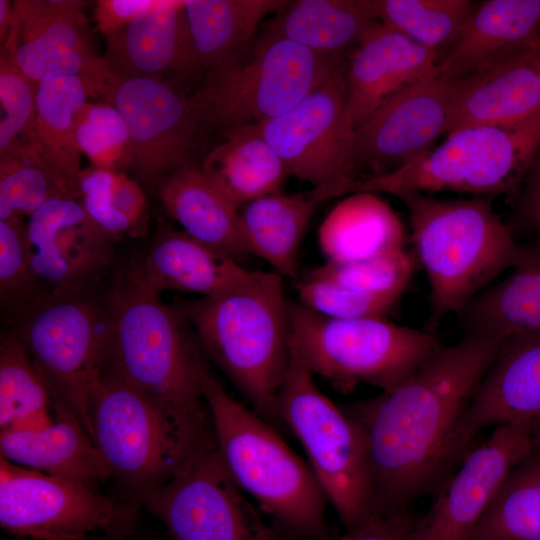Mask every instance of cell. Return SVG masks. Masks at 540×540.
<instances>
[{"mask_svg":"<svg viewBox=\"0 0 540 540\" xmlns=\"http://www.w3.org/2000/svg\"><path fill=\"white\" fill-rule=\"evenodd\" d=\"M530 424L495 427L444 481L407 540H469L508 473L533 450Z\"/></svg>","mask_w":540,"mask_h":540,"instance_id":"cell-16","label":"cell"},{"mask_svg":"<svg viewBox=\"0 0 540 540\" xmlns=\"http://www.w3.org/2000/svg\"><path fill=\"white\" fill-rule=\"evenodd\" d=\"M453 80L439 72L393 95L355 128L358 163L381 175L428 152L444 134Z\"/></svg>","mask_w":540,"mask_h":540,"instance_id":"cell-19","label":"cell"},{"mask_svg":"<svg viewBox=\"0 0 540 540\" xmlns=\"http://www.w3.org/2000/svg\"><path fill=\"white\" fill-rule=\"evenodd\" d=\"M540 417V332L503 340L482 377L460 426L459 463L482 429L504 424H530Z\"/></svg>","mask_w":540,"mask_h":540,"instance_id":"cell-21","label":"cell"},{"mask_svg":"<svg viewBox=\"0 0 540 540\" xmlns=\"http://www.w3.org/2000/svg\"><path fill=\"white\" fill-rule=\"evenodd\" d=\"M251 126L288 175L310 183L323 201L351 193L359 163L347 113L345 65L288 111Z\"/></svg>","mask_w":540,"mask_h":540,"instance_id":"cell-12","label":"cell"},{"mask_svg":"<svg viewBox=\"0 0 540 540\" xmlns=\"http://www.w3.org/2000/svg\"><path fill=\"white\" fill-rule=\"evenodd\" d=\"M289 304L280 274L247 269L218 295L177 304L205 355L274 428L292 362Z\"/></svg>","mask_w":540,"mask_h":540,"instance_id":"cell-2","label":"cell"},{"mask_svg":"<svg viewBox=\"0 0 540 540\" xmlns=\"http://www.w3.org/2000/svg\"><path fill=\"white\" fill-rule=\"evenodd\" d=\"M244 269L184 231L165 228L129 269L125 282L156 295L178 290L212 297L229 288Z\"/></svg>","mask_w":540,"mask_h":540,"instance_id":"cell-26","label":"cell"},{"mask_svg":"<svg viewBox=\"0 0 540 540\" xmlns=\"http://www.w3.org/2000/svg\"><path fill=\"white\" fill-rule=\"evenodd\" d=\"M107 305L110 325L102 373L175 415L210 422L203 394L210 371L179 308L127 282L111 292Z\"/></svg>","mask_w":540,"mask_h":540,"instance_id":"cell-3","label":"cell"},{"mask_svg":"<svg viewBox=\"0 0 540 540\" xmlns=\"http://www.w3.org/2000/svg\"><path fill=\"white\" fill-rule=\"evenodd\" d=\"M141 506L164 523L174 540H282L229 474L215 437Z\"/></svg>","mask_w":540,"mask_h":540,"instance_id":"cell-14","label":"cell"},{"mask_svg":"<svg viewBox=\"0 0 540 540\" xmlns=\"http://www.w3.org/2000/svg\"><path fill=\"white\" fill-rule=\"evenodd\" d=\"M277 412L301 442L346 532L376 514L367 441L360 423L320 389L292 354Z\"/></svg>","mask_w":540,"mask_h":540,"instance_id":"cell-9","label":"cell"},{"mask_svg":"<svg viewBox=\"0 0 540 540\" xmlns=\"http://www.w3.org/2000/svg\"><path fill=\"white\" fill-rule=\"evenodd\" d=\"M55 416V396L23 343L13 334L0 343V430L39 428Z\"/></svg>","mask_w":540,"mask_h":540,"instance_id":"cell-35","label":"cell"},{"mask_svg":"<svg viewBox=\"0 0 540 540\" xmlns=\"http://www.w3.org/2000/svg\"><path fill=\"white\" fill-rule=\"evenodd\" d=\"M285 0L184 1L192 40L205 73L234 57L254 40L262 21Z\"/></svg>","mask_w":540,"mask_h":540,"instance_id":"cell-34","label":"cell"},{"mask_svg":"<svg viewBox=\"0 0 540 540\" xmlns=\"http://www.w3.org/2000/svg\"><path fill=\"white\" fill-rule=\"evenodd\" d=\"M538 46L453 80L444 134L512 127L540 116Z\"/></svg>","mask_w":540,"mask_h":540,"instance_id":"cell-22","label":"cell"},{"mask_svg":"<svg viewBox=\"0 0 540 540\" xmlns=\"http://www.w3.org/2000/svg\"><path fill=\"white\" fill-rule=\"evenodd\" d=\"M26 231L33 271L52 295L87 292L111 265L114 239L77 196L48 199L29 216Z\"/></svg>","mask_w":540,"mask_h":540,"instance_id":"cell-18","label":"cell"},{"mask_svg":"<svg viewBox=\"0 0 540 540\" xmlns=\"http://www.w3.org/2000/svg\"><path fill=\"white\" fill-rule=\"evenodd\" d=\"M405 227L391 206L373 192H354L321 223L318 242L327 261L352 262L404 247Z\"/></svg>","mask_w":540,"mask_h":540,"instance_id":"cell-31","label":"cell"},{"mask_svg":"<svg viewBox=\"0 0 540 540\" xmlns=\"http://www.w3.org/2000/svg\"><path fill=\"white\" fill-rule=\"evenodd\" d=\"M529 192L536 222L540 227V183L529 185Z\"/></svg>","mask_w":540,"mask_h":540,"instance_id":"cell-49","label":"cell"},{"mask_svg":"<svg viewBox=\"0 0 540 540\" xmlns=\"http://www.w3.org/2000/svg\"><path fill=\"white\" fill-rule=\"evenodd\" d=\"M200 168L239 207L282 193L289 177L280 157L251 125L224 135Z\"/></svg>","mask_w":540,"mask_h":540,"instance_id":"cell-32","label":"cell"},{"mask_svg":"<svg viewBox=\"0 0 540 540\" xmlns=\"http://www.w3.org/2000/svg\"><path fill=\"white\" fill-rule=\"evenodd\" d=\"M539 43L540 0H488L475 6L439 71L458 80Z\"/></svg>","mask_w":540,"mask_h":540,"instance_id":"cell-24","label":"cell"},{"mask_svg":"<svg viewBox=\"0 0 540 540\" xmlns=\"http://www.w3.org/2000/svg\"><path fill=\"white\" fill-rule=\"evenodd\" d=\"M528 186L540 183V148L527 173Z\"/></svg>","mask_w":540,"mask_h":540,"instance_id":"cell-50","label":"cell"},{"mask_svg":"<svg viewBox=\"0 0 540 540\" xmlns=\"http://www.w3.org/2000/svg\"><path fill=\"white\" fill-rule=\"evenodd\" d=\"M346 59L259 36L209 69L190 95L203 134L223 137L281 115L338 72Z\"/></svg>","mask_w":540,"mask_h":540,"instance_id":"cell-7","label":"cell"},{"mask_svg":"<svg viewBox=\"0 0 540 540\" xmlns=\"http://www.w3.org/2000/svg\"><path fill=\"white\" fill-rule=\"evenodd\" d=\"M414 270V258L404 247L352 262H330L309 274L354 292L399 299Z\"/></svg>","mask_w":540,"mask_h":540,"instance_id":"cell-39","label":"cell"},{"mask_svg":"<svg viewBox=\"0 0 540 540\" xmlns=\"http://www.w3.org/2000/svg\"><path fill=\"white\" fill-rule=\"evenodd\" d=\"M159 0H100L96 3L95 19L98 29L109 37L149 11Z\"/></svg>","mask_w":540,"mask_h":540,"instance_id":"cell-47","label":"cell"},{"mask_svg":"<svg viewBox=\"0 0 540 540\" xmlns=\"http://www.w3.org/2000/svg\"><path fill=\"white\" fill-rule=\"evenodd\" d=\"M91 94L79 77L49 75L38 82L36 114L27 145L67 192L77 196L81 150L76 116Z\"/></svg>","mask_w":540,"mask_h":540,"instance_id":"cell-29","label":"cell"},{"mask_svg":"<svg viewBox=\"0 0 540 540\" xmlns=\"http://www.w3.org/2000/svg\"><path fill=\"white\" fill-rule=\"evenodd\" d=\"M1 457L50 476L98 489L112 474L79 420L55 398L47 425L0 432Z\"/></svg>","mask_w":540,"mask_h":540,"instance_id":"cell-25","label":"cell"},{"mask_svg":"<svg viewBox=\"0 0 540 540\" xmlns=\"http://www.w3.org/2000/svg\"><path fill=\"white\" fill-rule=\"evenodd\" d=\"M378 23L372 0H294L265 23L260 36L347 57Z\"/></svg>","mask_w":540,"mask_h":540,"instance_id":"cell-28","label":"cell"},{"mask_svg":"<svg viewBox=\"0 0 540 540\" xmlns=\"http://www.w3.org/2000/svg\"><path fill=\"white\" fill-rule=\"evenodd\" d=\"M38 83L26 76L19 68L13 52L1 47L0 53V101L4 116L0 121V155L25 144L34 125Z\"/></svg>","mask_w":540,"mask_h":540,"instance_id":"cell-41","label":"cell"},{"mask_svg":"<svg viewBox=\"0 0 540 540\" xmlns=\"http://www.w3.org/2000/svg\"><path fill=\"white\" fill-rule=\"evenodd\" d=\"M140 505L86 485L16 465L0 456V524L31 540L128 536Z\"/></svg>","mask_w":540,"mask_h":540,"instance_id":"cell-13","label":"cell"},{"mask_svg":"<svg viewBox=\"0 0 540 540\" xmlns=\"http://www.w3.org/2000/svg\"><path fill=\"white\" fill-rule=\"evenodd\" d=\"M475 6L469 0H372L382 26L437 54L454 43Z\"/></svg>","mask_w":540,"mask_h":540,"instance_id":"cell-37","label":"cell"},{"mask_svg":"<svg viewBox=\"0 0 540 540\" xmlns=\"http://www.w3.org/2000/svg\"><path fill=\"white\" fill-rule=\"evenodd\" d=\"M467 331L504 340L540 332V245L525 247L511 273L465 309Z\"/></svg>","mask_w":540,"mask_h":540,"instance_id":"cell-33","label":"cell"},{"mask_svg":"<svg viewBox=\"0 0 540 540\" xmlns=\"http://www.w3.org/2000/svg\"><path fill=\"white\" fill-rule=\"evenodd\" d=\"M469 540H540V450L506 476Z\"/></svg>","mask_w":540,"mask_h":540,"instance_id":"cell-36","label":"cell"},{"mask_svg":"<svg viewBox=\"0 0 540 540\" xmlns=\"http://www.w3.org/2000/svg\"><path fill=\"white\" fill-rule=\"evenodd\" d=\"M502 342L466 331L395 388L345 408L365 434L377 513L408 510L453 473L460 426Z\"/></svg>","mask_w":540,"mask_h":540,"instance_id":"cell-1","label":"cell"},{"mask_svg":"<svg viewBox=\"0 0 540 540\" xmlns=\"http://www.w3.org/2000/svg\"><path fill=\"white\" fill-rule=\"evenodd\" d=\"M123 118L130 142V169L145 186L160 185L192 165L204 135L190 96L177 85L151 78L111 75L101 95Z\"/></svg>","mask_w":540,"mask_h":540,"instance_id":"cell-15","label":"cell"},{"mask_svg":"<svg viewBox=\"0 0 540 540\" xmlns=\"http://www.w3.org/2000/svg\"><path fill=\"white\" fill-rule=\"evenodd\" d=\"M162 205L182 231L206 246L237 259L243 245L240 207L200 167L189 165L167 176L159 185Z\"/></svg>","mask_w":540,"mask_h":540,"instance_id":"cell-27","label":"cell"},{"mask_svg":"<svg viewBox=\"0 0 540 540\" xmlns=\"http://www.w3.org/2000/svg\"><path fill=\"white\" fill-rule=\"evenodd\" d=\"M295 288L303 306L333 319L385 317L398 300L360 294L309 273Z\"/></svg>","mask_w":540,"mask_h":540,"instance_id":"cell-43","label":"cell"},{"mask_svg":"<svg viewBox=\"0 0 540 540\" xmlns=\"http://www.w3.org/2000/svg\"><path fill=\"white\" fill-rule=\"evenodd\" d=\"M93 442L123 497L139 504L214 438L212 422L175 415L102 373L90 399Z\"/></svg>","mask_w":540,"mask_h":540,"instance_id":"cell-6","label":"cell"},{"mask_svg":"<svg viewBox=\"0 0 540 540\" xmlns=\"http://www.w3.org/2000/svg\"><path fill=\"white\" fill-rule=\"evenodd\" d=\"M534 447L540 450V417L530 423Z\"/></svg>","mask_w":540,"mask_h":540,"instance_id":"cell-51","label":"cell"},{"mask_svg":"<svg viewBox=\"0 0 540 540\" xmlns=\"http://www.w3.org/2000/svg\"><path fill=\"white\" fill-rule=\"evenodd\" d=\"M111 75L182 85L201 81L184 1H163L107 37L102 55Z\"/></svg>","mask_w":540,"mask_h":540,"instance_id":"cell-20","label":"cell"},{"mask_svg":"<svg viewBox=\"0 0 540 540\" xmlns=\"http://www.w3.org/2000/svg\"><path fill=\"white\" fill-rule=\"evenodd\" d=\"M61 194L73 195L33 156L28 145L1 155L0 220L30 216L48 199Z\"/></svg>","mask_w":540,"mask_h":540,"instance_id":"cell-38","label":"cell"},{"mask_svg":"<svg viewBox=\"0 0 540 540\" xmlns=\"http://www.w3.org/2000/svg\"><path fill=\"white\" fill-rule=\"evenodd\" d=\"M540 148V116L512 127L457 130L416 160L385 174L358 179L354 192H513Z\"/></svg>","mask_w":540,"mask_h":540,"instance_id":"cell-10","label":"cell"},{"mask_svg":"<svg viewBox=\"0 0 540 540\" xmlns=\"http://www.w3.org/2000/svg\"><path fill=\"white\" fill-rule=\"evenodd\" d=\"M322 202L312 189L271 194L242 205L239 225L247 254L264 259L282 277H295L303 237Z\"/></svg>","mask_w":540,"mask_h":540,"instance_id":"cell-30","label":"cell"},{"mask_svg":"<svg viewBox=\"0 0 540 540\" xmlns=\"http://www.w3.org/2000/svg\"><path fill=\"white\" fill-rule=\"evenodd\" d=\"M109 325L108 305L87 292L49 294L24 311L15 333L55 398L91 438L90 399L102 375Z\"/></svg>","mask_w":540,"mask_h":540,"instance_id":"cell-11","label":"cell"},{"mask_svg":"<svg viewBox=\"0 0 540 540\" xmlns=\"http://www.w3.org/2000/svg\"><path fill=\"white\" fill-rule=\"evenodd\" d=\"M437 72L436 52L378 23L346 59L350 122L356 128L393 95Z\"/></svg>","mask_w":540,"mask_h":540,"instance_id":"cell-23","label":"cell"},{"mask_svg":"<svg viewBox=\"0 0 540 540\" xmlns=\"http://www.w3.org/2000/svg\"><path fill=\"white\" fill-rule=\"evenodd\" d=\"M218 452L235 483L292 537L333 540L329 500L312 468L276 428L235 400L211 374L203 384Z\"/></svg>","mask_w":540,"mask_h":540,"instance_id":"cell-4","label":"cell"},{"mask_svg":"<svg viewBox=\"0 0 540 540\" xmlns=\"http://www.w3.org/2000/svg\"><path fill=\"white\" fill-rule=\"evenodd\" d=\"M111 207L125 217L134 229L141 232L146 217V199L139 184L123 172H114L109 194Z\"/></svg>","mask_w":540,"mask_h":540,"instance_id":"cell-46","label":"cell"},{"mask_svg":"<svg viewBox=\"0 0 540 540\" xmlns=\"http://www.w3.org/2000/svg\"><path fill=\"white\" fill-rule=\"evenodd\" d=\"M14 23L13 3L8 0H0V42L1 45L7 40Z\"/></svg>","mask_w":540,"mask_h":540,"instance_id":"cell-48","label":"cell"},{"mask_svg":"<svg viewBox=\"0 0 540 540\" xmlns=\"http://www.w3.org/2000/svg\"><path fill=\"white\" fill-rule=\"evenodd\" d=\"M28 245L26 226L20 220H0V295L4 305L27 310L44 297L40 294Z\"/></svg>","mask_w":540,"mask_h":540,"instance_id":"cell-42","label":"cell"},{"mask_svg":"<svg viewBox=\"0 0 540 540\" xmlns=\"http://www.w3.org/2000/svg\"><path fill=\"white\" fill-rule=\"evenodd\" d=\"M537 71L540 79V44L537 49Z\"/></svg>","mask_w":540,"mask_h":540,"instance_id":"cell-53","label":"cell"},{"mask_svg":"<svg viewBox=\"0 0 540 540\" xmlns=\"http://www.w3.org/2000/svg\"><path fill=\"white\" fill-rule=\"evenodd\" d=\"M114 172L92 166L80 171L76 182L77 197L84 209L113 239L124 234H135L130 222L109 203Z\"/></svg>","mask_w":540,"mask_h":540,"instance_id":"cell-44","label":"cell"},{"mask_svg":"<svg viewBox=\"0 0 540 540\" xmlns=\"http://www.w3.org/2000/svg\"><path fill=\"white\" fill-rule=\"evenodd\" d=\"M414 520L409 510L376 513L343 540H407Z\"/></svg>","mask_w":540,"mask_h":540,"instance_id":"cell-45","label":"cell"},{"mask_svg":"<svg viewBox=\"0 0 540 540\" xmlns=\"http://www.w3.org/2000/svg\"><path fill=\"white\" fill-rule=\"evenodd\" d=\"M289 310L293 356L342 392L361 383L389 391L442 346L431 332L385 317L333 319L295 303Z\"/></svg>","mask_w":540,"mask_h":540,"instance_id":"cell-8","label":"cell"},{"mask_svg":"<svg viewBox=\"0 0 540 540\" xmlns=\"http://www.w3.org/2000/svg\"><path fill=\"white\" fill-rule=\"evenodd\" d=\"M14 23L1 47L9 48L21 71L35 82L49 75L76 76L93 91L110 72L91 41L77 0L13 1Z\"/></svg>","mask_w":540,"mask_h":540,"instance_id":"cell-17","label":"cell"},{"mask_svg":"<svg viewBox=\"0 0 540 540\" xmlns=\"http://www.w3.org/2000/svg\"><path fill=\"white\" fill-rule=\"evenodd\" d=\"M80 150L92 166L121 172L130 167L128 131L120 113L108 102H86L76 116Z\"/></svg>","mask_w":540,"mask_h":540,"instance_id":"cell-40","label":"cell"},{"mask_svg":"<svg viewBox=\"0 0 540 540\" xmlns=\"http://www.w3.org/2000/svg\"><path fill=\"white\" fill-rule=\"evenodd\" d=\"M73 540H130L127 536H114V535H90Z\"/></svg>","mask_w":540,"mask_h":540,"instance_id":"cell-52","label":"cell"},{"mask_svg":"<svg viewBox=\"0 0 540 540\" xmlns=\"http://www.w3.org/2000/svg\"><path fill=\"white\" fill-rule=\"evenodd\" d=\"M406 206L411 240L430 286V326L463 312L524 252L486 199H438L419 192L396 195Z\"/></svg>","mask_w":540,"mask_h":540,"instance_id":"cell-5","label":"cell"}]
</instances>
